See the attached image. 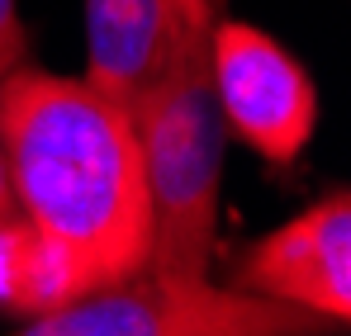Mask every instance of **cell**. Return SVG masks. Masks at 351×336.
<instances>
[{"mask_svg": "<svg viewBox=\"0 0 351 336\" xmlns=\"http://www.w3.org/2000/svg\"><path fill=\"white\" fill-rule=\"evenodd\" d=\"M0 142L38 251V313L147 275L152 194L128 105L19 62L0 76Z\"/></svg>", "mask_w": 351, "mask_h": 336, "instance_id": "1", "label": "cell"}, {"mask_svg": "<svg viewBox=\"0 0 351 336\" xmlns=\"http://www.w3.org/2000/svg\"><path fill=\"white\" fill-rule=\"evenodd\" d=\"M209 66L223 128L271 166H290L313 138L318 90L313 76L271 34L242 19H214Z\"/></svg>", "mask_w": 351, "mask_h": 336, "instance_id": "4", "label": "cell"}, {"mask_svg": "<svg viewBox=\"0 0 351 336\" xmlns=\"http://www.w3.org/2000/svg\"><path fill=\"white\" fill-rule=\"evenodd\" d=\"M242 294L318 313L347 332L351 322V194L332 190L299 218L266 232L233 270Z\"/></svg>", "mask_w": 351, "mask_h": 336, "instance_id": "5", "label": "cell"}, {"mask_svg": "<svg viewBox=\"0 0 351 336\" xmlns=\"http://www.w3.org/2000/svg\"><path fill=\"white\" fill-rule=\"evenodd\" d=\"M214 0H195L180 19L171 57L128 100L138 152L152 194V275L204 280L219 223L223 180V109L209 66Z\"/></svg>", "mask_w": 351, "mask_h": 336, "instance_id": "2", "label": "cell"}, {"mask_svg": "<svg viewBox=\"0 0 351 336\" xmlns=\"http://www.w3.org/2000/svg\"><path fill=\"white\" fill-rule=\"evenodd\" d=\"M195 0H86V81L128 105L171 57Z\"/></svg>", "mask_w": 351, "mask_h": 336, "instance_id": "6", "label": "cell"}, {"mask_svg": "<svg viewBox=\"0 0 351 336\" xmlns=\"http://www.w3.org/2000/svg\"><path fill=\"white\" fill-rule=\"evenodd\" d=\"M342 327L276 298L209 280L138 275L34 313L10 336H337Z\"/></svg>", "mask_w": 351, "mask_h": 336, "instance_id": "3", "label": "cell"}, {"mask_svg": "<svg viewBox=\"0 0 351 336\" xmlns=\"http://www.w3.org/2000/svg\"><path fill=\"white\" fill-rule=\"evenodd\" d=\"M19 62H29V29L19 19V5L0 0V76L14 71Z\"/></svg>", "mask_w": 351, "mask_h": 336, "instance_id": "7", "label": "cell"}, {"mask_svg": "<svg viewBox=\"0 0 351 336\" xmlns=\"http://www.w3.org/2000/svg\"><path fill=\"white\" fill-rule=\"evenodd\" d=\"M19 218V204H14V185H10V161H5V142H0V227Z\"/></svg>", "mask_w": 351, "mask_h": 336, "instance_id": "8", "label": "cell"}]
</instances>
